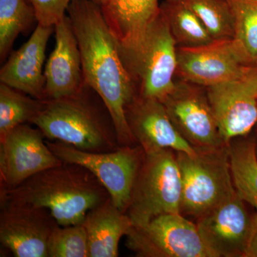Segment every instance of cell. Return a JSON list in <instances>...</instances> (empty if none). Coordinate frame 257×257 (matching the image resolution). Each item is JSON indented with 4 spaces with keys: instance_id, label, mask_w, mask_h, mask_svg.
<instances>
[{
    "instance_id": "6da1fadb",
    "label": "cell",
    "mask_w": 257,
    "mask_h": 257,
    "mask_svg": "<svg viewBox=\"0 0 257 257\" xmlns=\"http://www.w3.org/2000/svg\"><path fill=\"white\" fill-rule=\"evenodd\" d=\"M67 12L80 50L84 84L106 106L119 146L138 145L128 127L126 109L138 94L100 7L91 0H72Z\"/></svg>"
},
{
    "instance_id": "7a4b0ae2",
    "label": "cell",
    "mask_w": 257,
    "mask_h": 257,
    "mask_svg": "<svg viewBox=\"0 0 257 257\" xmlns=\"http://www.w3.org/2000/svg\"><path fill=\"white\" fill-rule=\"evenodd\" d=\"M109 199V192L90 171L64 162L14 189L0 190V204L45 208L60 226L82 224L89 211Z\"/></svg>"
},
{
    "instance_id": "3957f363",
    "label": "cell",
    "mask_w": 257,
    "mask_h": 257,
    "mask_svg": "<svg viewBox=\"0 0 257 257\" xmlns=\"http://www.w3.org/2000/svg\"><path fill=\"white\" fill-rule=\"evenodd\" d=\"M45 99L41 111L31 124L50 141H60L82 151L106 152L119 148L112 120L106 106L101 107L86 94Z\"/></svg>"
},
{
    "instance_id": "277c9868",
    "label": "cell",
    "mask_w": 257,
    "mask_h": 257,
    "mask_svg": "<svg viewBox=\"0 0 257 257\" xmlns=\"http://www.w3.org/2000/svg\"><path fill=\"white\" fill-rule=\"evenodd\" d=\"M176 152L181 179L182 215L198 219L236 193L230 165L229 145Z\"/></svg>"
},
{
    "instance_id": "5b68a950",
    "label": "cell",
    "mask_w": 257,
    "mask_h": 257,
    "mask_svg": "<svg viewBox=\"0 0 257 257\" xmlns=\"http://www.w3.org/2000/svg\"><path fill=\"white\" fill-rule=\"evenodd\" d=\"M168 22L161 9L133 49L120 51L134 82L140 84L138 95L162 101L175 85L177 47Z\"/></svg>"
},
{
    "instance_id": "8992f818",
    "label": "cell",
    "mask_w": 257,
    "mask_h": 257,
    "mask_svg": "<svg viewBox=\"0 0 257 257\" xmlns=\"http://www.w3.org/2000/svg\"><path fill=\"white\" fill-rule=\"evenodd\" d=\"M182 179L176 152L170 149L145 154L126 214L134 226L165 214H181Z\"/></svg>"
},
{
    "instance_id": "52a82bcc",
    "label": "cell",
    "mask_w": 257,
    "mask_h": 257,
    "mask_svg": "<svg viewBox=\"0 0 257 257\" xmlns=\"http://www.w3.org/2000/svg\"><path fill=\"white\" fill-rule=\"evenodd\" d=\"M46 143L64 163L75 164L90 171L109 192L113 204L126 213L145 157L141 146H123L111 152H91L60 141L46 140Z\"/></svg>"
},
{
    "instance_id": "ba28073f",
    "label": "cell",
    "mask_w": 257,
    "mask_h": 257,
    "mask_svg": "<svg viewBox=\"0 0 257 257\" xmlns=\"http://www.w3.org/2000/svg\"><path fill=\"white\" fill-rule=\"evenodd\" d=\"M126 237V247L139 257H214L197 224L181 214H162L133 225Z\"/></svg>"
},
{
    "instance_id": "9c48e42d",
    "label": "cell",
    "mask_w": 257,
    "mask_h": 257,
    "mask_svg": "<svg viewBox=\"0 0 257 257\" xmlns=\"http://www.w3.org/2000/svg\"><path fill=\"white\" fill-rule=\"evenodd\" d=\"M206 91L223 142L247 136L257 124V63L237 78Z\"/></svg>"
},
{
    "instance_id": "30bf717a",
    "label": "cell",
    "mask_w": 257,
    "mask_h": 257,
    "mask_svg": "<svg viewBox=\"0 0 257 257\" xmlns=\"http://www.w3.org/2000/svg\"><path fill=\"white\" fill-rule=\"evenodd\" d=\"M39 128L19 125L0 136V190L14 189L39 172L62 165Z\"/></svg>"
},
{
    "instance_id": "8fae6325",
    "label": "cell",
    "mask_w": 257,
    "mask_h": 257,
    "mask_svg": "<svg viewBox=\"0 0 257 257\" xmlns=\"http://www.w3.org/2000/svg\"><path fill=\"white\" fill-rule=\"evenodd\" d=\"M177 73L186 82L209 87L237 78L249 64L234 39L201 46L178 47Z\"/></svg>"
},
{
    "instance_id": "7c38bea8",
    "label": "cell",
    "mask_w": 257,
    "mask_h": 257,
    "mask_svg": "<svg viewBox=\"0 0 257 257\" xmlns=\"http://www.w3.org/2000/svg\"><path fill=\"white\" fill-rule=\"evenodd\" d=\"M182 79L163 100L171 121L180 135L194 148L216 147L221 140L207 91Z\"/></svg>"
},
{
    "instance_id": "4fadbf2b",
    "label": "cell",
    "mask_w": 257,
    "mask_h": 257,
    "mask_svg": "<svg viewBox=\"0 0 257 257\" xmlns=\"http://www.w3.org/2000/svg\"><path fill=\"white\" fill-rule=\"evenodd\" d=\"M0 242L16 257H48L47 244L59 226L45 208L0 204Z\"/></svg>"
},
{
    "instance_id": "5bb4252c",
    "label": "cell",
    "mask_w": 257,
    "mask_h": 257,
    "mask_svg": "<svg viewBox=\"0 0 257 257\" xmlns=\"http://www.w3.org/2000/svg\"><path fill=\"white\" fill-rule=\"evenodd\" d=\"M251 216L237 192L197 219L203 242L214 257H243Z\"/></svg>"
},
{
    "instance_id": "9a60e30c",
    "label": "cell",
    "mask_w": 257,
    "mask_h": 257,
    "mask_svg": "<svg viewBox=\"0 0 257 257\" xmlns=\"http://www.w3.org/2000/svg\"><path fill=\"white\" fill-rule=\"evenodd\" d=\"M126 117L137 145L145 153L170 149L189 155L194 148L171 121L162 101L138 95L126 107Z\"/></svg>"
},
{
    "instance_id": "2e32d148",
    "label": "cell",
    "mask_w": 257,
    "mask_h": 257,
    "mask_svg": "<svg viewBox=\"0 0 257 257\" xmlns=\"http://www.w3.org/2000/svg\"><path fill=\"white\" fill-rule=\"evenodd\" d=\"M55 47L45 66V99L78 94L85 87L78 42L68 15L56 24Z\"/></svg>"
},
{
    "instance_id": "e0dca14e",
    "label": "cell",
    "mask_w": 257,
    "mask_h": 257,
    "mask_svg": "<svg viewBox=\"0 0 257 257\" xmlns=\"http://www.w3.org/2000/svg\"><path fill=\"white\" fill-rule=\"evenodd\" d=\"M54 27L37 24L32 36L11 54L0 71V82L32 97L45 100L43 66L49 39Z\"/></svg>"
},
{
    "instance_id": "ac0fdd59",
    "label": "cell",
    "mask_w": 257,
    "mask_h": 257,
    "mask_svg": "<svg viewBox=\"0 0 257 257\" xmlns=\"http://www.w3.org/2000/svg\"><path fill=\"white\" fill-rule=\"evenodd\" d=\"M87 231L88 257L119 256V244L133 223L126 213L119 210L111 199L89 211L83 221Z\"/></svg>"
},
{
    "instance_id": "d6986e66",
    "label": "cell",
    "mask_w": 257,
    "mask_h": 257,
    "mask_svg": "<svg viewBox=\"0 0 257 257\" xmlns=\"http://www.w3.org/2000/svg\"><path fill=\"white\" fill-rule=\"evenodd\" d=\"M245 138L230 142L231 175L238 195L257 209L256 141Z\"/></svg>"
},
{
    "instance_id": "ffe728a7",
    "label": "cell",
    "mask_w": 257,
    "mask_h": 257,
    "mask_svg": "<svg viewBox=\"0 0 257 257\" xmlns=\"http://www.w3.org/2000/svg\"><path fill=\"white\" fill-rule=\"evenodd\" d=\"M160 8L179 47H198L214 41L202 21L185 2L165 1Z\"/></svg>"
},
{
    "instance_id": "44dd1931",
    "label": "cell",
    "mask_w": 257,
    "mask_h": 257,
    "mask_svg": "<svg viewBox=\"0 0 257 257\" xmlns=\"http://www.w3.org/2000/svg\"><path fill=\"white\" fill-rule=\"evenodd\" d=\"M45 101L0 83V136L19 125L32 123Z\"/></svg>"
},
{
    "instance_id": "7402d4cb",
    "label": "cell",
    "mask_w": 257,
    "mask_h": 257,
    "mask_svg": "<svg viewBox=\"0 0 257 257\" xmlns=\"http://www.w3.org/2000/svg\"><path fill=\"white\" fill-rule=\"evenodd\" d=\"M37 22L28 0H0V57L4 60L17 37Z\"/></svg>"
},
{
    "instance_id": "603a6c76",
    "label": "cell",
    "mask_w": 257,
    "mask_h": 257,
    "mask_svg": "<svg viewBox=\"0 0 257 257\" xmlns=\"http://www.w3.org/2000/svg\"><path fill=\"white\" fill-rule=\"evenodd\" d=\"M214 40L234 39L235 20L226 0H186Z\"/></svg>"
},
{
    "instance_id": "cb8c5ba5",
    "label": "cell",
    "mask_w": 257,
    "mask_h": 257,
    "mask_svg": "<svg viewBox=\"0 0 257 257\" xmlns=\"http://www.w3.org/2000/svg\"><path fill=\"white\" fill-rule=\"evenodd\" d=\"M226 1L234 14V40L248 63H257V0Z\"/></svg>"
},
{
    "instance_id": "d4e9b609",
    "label": "cell",
    "mask_w": 257,
    "mask_h": 257,
    "mask_svg": "<svg viewBox=\"0 0 257 257\" xmlns=\"http://www.w3.org/2000/svg\"><path fill=\"white\" fill-rule=\"evenodd\" d=\"M47 252L48 257H88V238L84 225H59L49 239Z\"/></svg>"
},
{
    "instance_id": "484cf974",
    "label": "cell",
    "mask_w": 257,
    "mask_h": 257,
    "mask_svg": "<svg viewBox=\"0 0 257 257\" xmlns=\"http://www.w3.org/2000/svg\"><path fill=\"white\" fill-rule=\"evenodd\" d=\"M35 9L37 24L55 27L65 16L72 0H28Z\"/></svg>"
},
{
    "instance_id": "4316f807",
    "label": "cell",
    "mask_w": 257,
    "mask_h": 257,
    "mask_svg": "<svg viewBox=\"0 0 257 257\" xmlns=\"http://www.w3.org/2000/svg\"><path fill=\"white\" fill-rule=\"evenodd\" d=\"M243 257H257V214L251 216V227Z\"/></svg>"
},
{
    "instance_id": "83f0119b",
    "label": "cell",
    "mask_w": 257,
    "mask_h": 257,
    "mask_svg": "<svg viewBox=\"0 0 257 257\" xmlns=\"http://www.w3.org/2000/svg\"><path fill=\"white\" fill-rule=\"evenodd\" d=\"M91 1L99 5L100 8H103V7L106 6V5L110 3L112 0H91Z\"/></svg>"
},
{
    "instance_id": "f1b7e54d",
    "label": "cell",
    "mask_w": 257,
    "mask_h": 257,
    "mask_svg": "<svg viewBox=\"0 0 257 257\" xmlns=\"http://www.w3.org/2000/svg\"><path fill=\"white\" fill-rule=\"evenodd\" d=\"M165 2H184L186 0H165Z\"/></svg>"
},
{
    "instance_id": "f546056e",
    "label": "cell",
    "mask_w": 257,
    "mask_h": 257,
    "mask_svg": "<svg viewBox=\"0 0 257 257\" xmlns=\"http://www.w3.org/2000/svg\"><path fill=\"white\" fill-rule=\"evenodd\" d=\"M256 153H257V142H256Z\"/></svg>"
}]
</instances>
